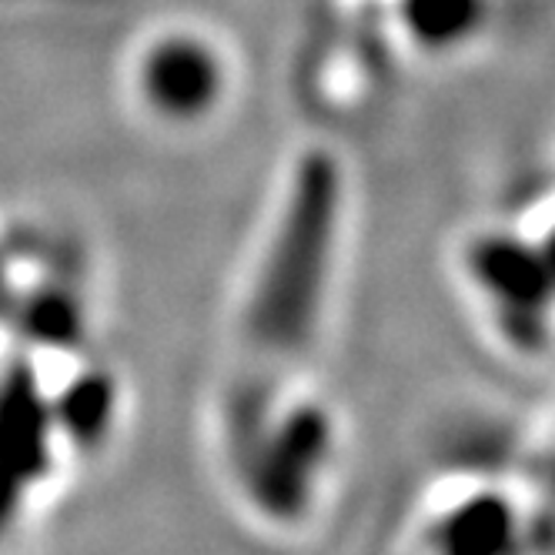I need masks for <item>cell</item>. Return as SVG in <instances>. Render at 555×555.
<instances>
[{
  "mask_svg": "<svg viewBox=\"0 0 555 555\" xmlns=\"http://www.w3.org/2000/svg\"><path fill=\"white\" fill-rule=\"evenodd\" d=\"M459 271L482 322L519 359L542 351L555 332V282L526 231L489 228L459 251Z\"/></svg>",
  "mask_w": 555,
  "mask_h": 555,
  "instance_id": "cell-2",
  "label": "cell"
},
{
  "mask_svg": "<svg viewBox=\"0 0 555 555\" xmlns=\"http://www.w3.org/2000/svg\"><path fill=\"white\" fill-rule=\"evenodd\" d=\"M215 472L261 535L298 539L325 519L345 459L338 412L292 372H242L208 412Z\"/></svg>",
  "mask_w": 555,
  "mask_h": 555,
  "instance_id": "cell-1",
  "label": "cell"
},
{
  "mask_svg": "<svg viewBox=\"0 0 555 555\" xmlns=\"http://www.w3.org/2000/svg\"><path fill=\"white\" fill-rule=\"evenodd\" d=\"M151 91L165 107H197L211 94L208 57L188 44H168L151 57Z\"/></svg>",
  "mask_w": 555,
  "mask_h": 555,
  "instance_id": "cell-4",
  "label": "cell"
},
{
  "mask_svg": "<svg viewBox=\"0 0 555 555\" xmlns=\"http://www.w3.org/2000/svg\"><path fill=\"white\" fill-rule=\"evenodd\" d=\"M492 0H399L409 41L428 54H459L492 24Z\"/></svg>",
  "mask_w": 555,
  "mask_h": 555,
  "instance_id": "cell-3",
  "label": "cell"
},
{
  "mask_svg": "<svg viewBox=\"0 0 555 555\" xmlns=\"http://www.w3.org/2000/svg\"><path fill=\"white\" fill-rule=\"evenodd\" d=\"M526 234L532 237V245L539 248V255H542V261H545V268H548V274H552V282H555V211L545 218L542 228L526 231Z\"/></svg>",
  "mask_w": 555,
  "mask_h": 555,
  "instance_id": "cell-5",
  "label": "cell"
}]
</instances>
